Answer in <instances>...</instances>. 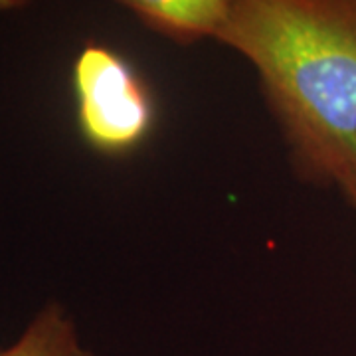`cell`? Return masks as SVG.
I'll return each instance as SVG.
<instances>
[{"label":"cell","instance_id":"cell-1","mask_svg":"<svg viewBox=\"0 0 356 356\" xmlns=\"http://www.w3.org/2000/svg\"><path fill=\"white\" fill-rule=\"evenodd\" d=\"M218 42L254 65L297 175L356 177V0H234Z\"/></svg>","mask_w":356,"mask_h":356},{"label":"cell","instance_id":"cell-2","mask_svg":"<svg viewBox=\"0 0 356 356\" xmlns=\"http://www.w3.org/2000/svg\"><path fill=\"white\" fill-rule=\"evenodd\" d=\"M76 121L95 153L125 156L151 137L156 103L149 83L127 58L102 42H88L72 65Z\"/></svg>","mask_w":356,"mask_h":356},{"label":"cell","instance_id":"cell-3","mask_svg":"<svg viewBox=\"0 0 356 356\" xmlns=\"http://www.w3.org/2000/svg\"><path fill=\"white\" fill-rule=\"evenodd\" d=\"M153 32L188 46L218 38L234 0H115Z\"/></svg>","mask_w":356,"mask_h":356},{"label":"cell","instance_id":"cell-4","mask_svg":"<svg viewBox=\"0 0 356 356\" xmlns=\"http://www.w3.org/2000/svg\"><path fill=\"white\" fill-rule=\"evenodd\" d=\"M0 356H95L83 344L74 317L62 303L48 301L28 321L18 339L0 346Z\"/></svg>","mask_w":356,"mask_h":356},{"label":"cell","instance_id":"cell-5","mask_svg":"<svg viewBox=\"0 0 356 356\" xmlns=\"http://www.w3.org/2000/svg\"><path fill=\"white\" fill-rule=\"evenodd\" d=\"M32 0H0V13H10V10H20L26 8Z\"/></svg>","mask_w":356,"mask_h":356},{"label":"cell","instance_id":"cell-6","mask_svg":"<svg viewBox=\"0 0 356 356\" xmlns=\"http://www.w3.org/2000/svg\"><path fill=\"white\" fill-rule=\"evenodd\" d=\"M343 192H344V196L348 198V202L353 204V208L356 210V177L353 178L346 186H344Z\"/></svg>","mask_w":356,"mask_h":356}]
</instances>
